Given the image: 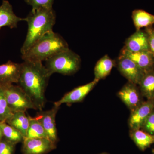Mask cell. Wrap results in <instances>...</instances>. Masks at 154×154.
Here are the masks:
<instances>
[{"instance_id":"6da1fadb","label":"cell","mask_w":154,"mask_h":154,"mask_svg":"<svg viewBox=\"0 0 154 154\" xmlns=\"http://www.w3.org/2000/svg\"><path fill=\"white\" fill-rule=\"evenodd\" d=\"M51 76L42 62L24 61L22 63L18 84L39 111L42 110L46 102L45 94Z\"/></svg>"},{"instance_id":"7a4b0ae2","label":"cell","mask_w":154,"mask_h":154,"mask_svg":"<svg viewBox=\"0 0 154 154\" xmlns=\"http://www.w3.org/2000/svg\"><path fill=\"white\" fill-rule=\"evenodd\" d=\"M56 15L52 8L32 9L25 21L28 24L27 35L20 51L22 54L30 49L45 33L52 31Z\"/></svg>"},{"instance_id":"3957f363","label":"cell","mask_w":154,"mask_h":154,"mask_svg":"<svg viewBox=\"0 0 154 154\" xmlns=\"http://www.w3.org/2000/svg\"><path fill=\"white\" fill-rule=\"evenodd\" d=\"M69 48L65 40L52 30L45 33L27 52L22 54V58L24 61L42 62Z\"/></svg>"},{"instance_id":"277c9868","label":"cell","mask_w":154,"mask_h":154,"mask_svg":"<svg viewBox=\"0 0 154 154\" xmlns=\"http://www.w3.org/2000/svg\"><path fill=\"white\" fill-rule=\"evenodd\" d=\"M81 65L79 55L69 48L49 58L45 66L51 75L55 73L71 75L79 70Z\"/></svg>"},{"instance_id":"5b68a950","label":"cell","mask_w":154,"mask_h":154,"mask_svg":"<svg viewBox=\"0 0 154 154\" xmlns=\"http://www.w3.org/2000/svg\"><path fill=\"white\" fill-rule=\"evenodd\" d=\"M5 94L8 105L13 113L25 112L29 109L37 110L29 96L19 85H12L5 88Z\"/></svg>"},{"instance_id":"8992f818","label":"cell","mask_w":154,"mask_h":154,"mask_svg":"<svg viewBox=\"0 0 154 154\" xmlns=\"http://www.w3.org/2000/svg\"><path fill=\"white\" fill-rule=\"evenodd\" d=\"M116 65L119 72L128 82L138 85L145 73L130 59L120 54Z\"/></svg>"},{"instance_id":"52a82bcc","label":"cell","mask_w":154,"mask_h":154,"mask_svg":"<svg viewBox=\"0 0 154 154\" xmlns=\"http://www.w3.org/2000/svg\"><path fill=\"white\" fill-rule=\"evenodd\" d=\"M59 109V107L54 105L50 110H40L35 117L44 128L48 139L55 144L58 141L55 118Z\"/></svg>"},{"instance_id":"ba28073f","label":"cell","mask_w":154,"mask_h":154,"mask_svg":"<svg viewBox=\"0 0 154 154\" xmlns=\"http://www.w3.org/2000/svg\"><path fill=\"white\" fill-rule=\"evenodd\" d=\"M117 96L130 111L137 108L144 101L138 85L128 82L119 91Z\"/></svg>"},{"instance_id":"9c48e42d","label":"cell","mask_w":154,"mask_h":154,"mask_svg":"<svg viewBox=\"0 0 154 154\" xmlns=\"http://www.w3.org/2000/svg\"><path fill=\"white\" fill-rule=\"evenodd\" d=\"M22 143L23 154H45L56 147V144L46 138H25Z\"/></svg>"},{"instance_id":"30bf717a","label":"cell","mask_w":154,"mask_h":154,"mask_svg":"<svg viewBox=\"0 0 154 154\" xmlns=\"http://www.w3.org/2000/svg\"><path fill=\"white\" fill-rule=\"evenodd\" d=\"M154 108V100H147L131 111L128 120L130 129H141Z\"/></svg>"},{"instance_id":"8fae6325","label":"cell","mask_w":154,"mask_h":154,"mask_svg":"<svg viewBox=\"0 0 154 154\" xmlns=\"http://www.w3.org/2000/svg\"><path fill=\"white\" fill-rule=\"evenodd\" d=\"M99 81V80L94 79L91 82L75 88L72 91L65 94L60 100L54 102V106L60 107L63 104L70 105L73 103L82 102L86 96L97 85Z\"/></svg>"},{"instance_id":"7c38bea8","label":"cell","mask_w":154,"mask_h":154,"mask_svg":"<svg viewBox=\"0 0 154 154\" xmlns=\"http://www.w3.org/2000/svg\"><path fill=\"white\" fill-rule=\"evenodd\" d=\"M22 70V63L9 60L0 65V88H6L18 84Z\"/></svg>"},{"instance_id":"4fadbf2b","label":"cell","mask_w":154,"mask_h":154,"mask_svg":"<svg viewBox=\"0 0 154 154\" xmlns=\"http://www.w3.org/2000/svg\"><path fill=\"white\" fill-rule=\"evenodd\" d=\"M120 54L130 59L145 73L154 69V55L151 51L130 52L122 49Z\"/></svg>"},{"instance_id":"5bb4252c","label":"cell","mask_w":154,"mask_h":154,"mask_svg":"<svg viewBox=\"0 0 154 154\" xmlns=\"http://www.w3.org/2000/svg\"><path fill=\"white\" fill-rule=\"evenodd\" d=\"M122 49L130 52L149 51L148 36L146 31L136 30L126 39Z\"/></svg>"},{"instance_id":"9a60e30c","label":"cell","mask_w":154,"mask_h":154,"mask_svg":"<svg viewBox=\"0 0 154 154\" xmlns=\"http://www.w3.org/2000/svg\"><path fill=\"white\" fill-rule=\"evenodd\" d=\"M25 21V18H20L14 14L13 7L7 0H3L0 6V29L4 27L17 28L19 22Z\"/></svg>"},{"instance_id":"2e32d148","label":"cell","mask_w":154,"mask_h":154,"mask_svg":"<svg viewBox=\"0 0 154 154\" xmlns=\"http://www.w3.org/2000/svg\"><path fill=\"white\" fill-rule=\"evenodd\" d=\"M129 135L136 146L141 151H145L154 144V135L141 129L130 130Z\"/></svg>"},{"instance_id":"e0dca14e","label":"cell","mask_w":154,"mask_h":154,"mask_svg":"<svg viewBox=\"0 0 154 154\" xmlns=\"http://www.w3.org/2000/svg\"><path fill=\"white\" fill-rule=\"evenodd\" d=\"M5 122L21 133L24 139L27 137V132L29 125V117L25 112H17L13 113Z\"/></svg>"},{"instance_id":"ac0fdd59","label":"cell","mask_w":154,"mask_h":154,"mask_svg":"<svg viewBox=\"0 0 154 154\" xmlns=\"http://www.w3.org/2000/svg\"><path fill=\"white\" fill-rule=\"evenodd\" d=\"M115 65V61L107 55L104 56L97 62L95 66L94 70V79L99 81L105 79L110 74Z\"/></svg>"},{"instance_id":"d6986e66","label":"cell","mask_w":154,"mask_h":154,"mask_svg":"<svg viewBox=\"0 0 154 154\" xmlns=\"http://www.w3.org/2000/svg\"><path fill=\"white\" fill-rule=\"evenodd\" d=\"M138 86L143 97L154 100V69L145 73Z\"/></svg>"},{"instance_id":"ffe728a7","label":"cell","mask_w":154,"mask_h":154,"mask_svg":"<svg viewBox=\"0 0 154 154\" xmlns=\"http://www.w3.org/2000/svg\"><path fill=\"white\" fill-rule=\"evenodd\" d=\"M131 17L137 30L151 27L154 24V15L144 10H134L132 11Z\"/></svg>"},{"instance_id":"44dd1931","label":"cell","mask_w":154,"mask_h":154,"mask_svg":"<svg viewBox=\"0 0 154 154\" xmlns=\"http://www.w3.org/2000/svg\"><path fill=\"white\" fill-rule=\"evenodd\" d=\"M0 128L2 133L3 138L12 143L17 145L24 140V137L21 133L5 122H0Z\"/></svg>"},{"instance_id":"7402d4cb","label":"cell","mask_w":154,"mask_h":154,"mask_svg":"<svg viewBox=\"0 0 154 154\" xmlns=\"http://www.w3.org/2000/svg\"><path fill=\"white\" fill-rule=\"evenodd\" d=\"M29 125L26 138H46L48 139L45 131L36 117L28 116Z\"/></svg>"},{"instance_id":"603a6c76","label":"cell","mask_w":154,"mask_h":154,"mask_svg":"<svg viewBox=\"0 0 154 154\" xmlns=\"http://www.w3.org/2000/svg\"><path fill=\"white\" fill-rule=\"evenodd\" d=\"M13 113L7 103L5 88H0V122H6Z\"/></svg>"},{"instance_id":"cb8c5ba5","label":"cell","mask_w":154,"mask_h":154,"mask_svg":"<svg viewBox=\"0 0 154 154\" xmlns=\"http://www.w3.org/2000/svg\"><path fill=\"white\" fill-rule=\"evenodd\" d=\"M25 2L31 6L32 9L41 8H52L54 0H25Z\"/></svg>"},{"instance_id":"d4e9b609","label":"cell","mask_w":154,"mask_h":154,"mask_svg":"<svg viewBox=\"0 0 154 154\" xmlns=\"http://www.w3.org/2000/svg\"><path fill=\"white\" fill-rule=\"evenodd\" d=\"M16 145L3 138L0 141V154H14Z\"/></svg>"},{"instance_id":"484cf974","label":"cell","mask_w":154,"mask_h":154,"mask_svg":"<svg viewBox=\"0 0 154 154\" xmlns=\"http://www.w3.org/2000/svg\"><path fill=\"white\" fill-rule=\"evenodd\" d=\"M141 129L149 134L154 135V108L146 119Z\"/></svg>"},{"instance_id":"4316f807","label":"cell","mask_w":154,"mask_h":154,"mask_svg":"<svg viewBox=\"0 0 154 154\" xmlns=\"http://www.w3.org/2000/svg\"><path fill=\"white\" fill-rule=\"evenodd\" d=\"M146 33L148 36V40L149 51L154 55V29L151 26L146 28Z\"/></svg>"},{"instance_id":"83f0119b","label":"cell","mask_w":154,"mask_h":154,"mask_svg":"<svg viewBox=\"0 0 154 154\" xmlns=\"http://www.w3.org/2000/svg\"><path fill=\"white\" fill-rule=\"evenodd\" d=\"M3 138V136L2 133V130H1V128H0V141L2 140V139Z\"/></svg>"},{"instance_id":"f1b7e54d","label":"cell","mask_w":154,"mask_h":154,"mask_svg":"<svg viewBox=\"0 0 154 154\" xmlns=\"http://www.w3.org/2000/svg\"><path fill=\"white\" fill-rule=\"evenodd\" d=\"M152 154H154V149H153L152 150Z\"/></svg>"},{"instance_id":"f546056e","label":"cell","mask_w":154,"mask_h":154,"mask_svg":"<svg viewBox=\"0 0 154 154\" xmlns=\"http://www.w3.org/2000/svg\"><path fill=\"white\" fill-rule=\"evenodd\" d=\"M99 154H109L108 153H107V152H103V153H102Z\"/></svg>"}]
</instances>
